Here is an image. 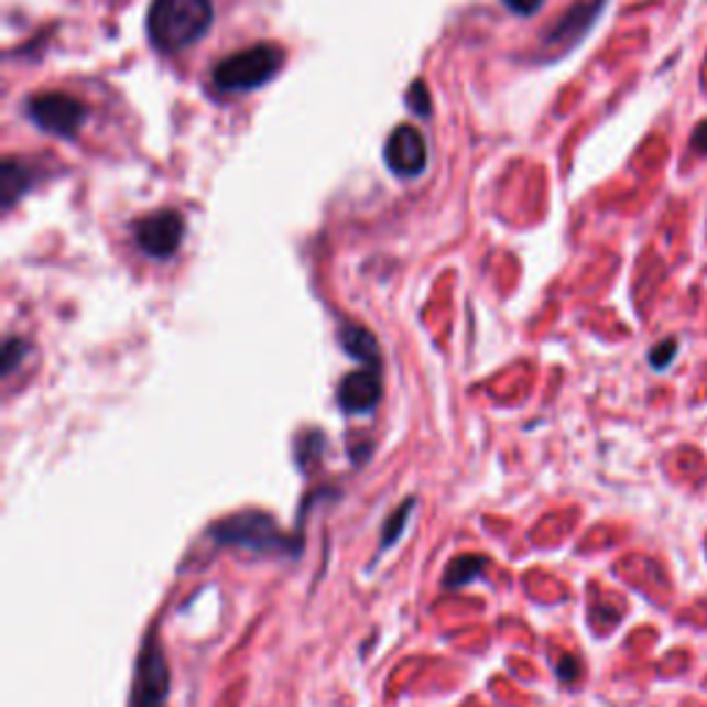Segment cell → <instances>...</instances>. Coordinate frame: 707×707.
I'll return each instance as SVG.
<instances>
[{
    "mask_svg": "<svg viewBox=\"0 0 707 707\" xmlns=\"http://www.w3.org/2000/svg\"><path fill=\"white\" fill-rule=\"evenodd\" d=\"M578 661L575 657H564L562 663H558V677L564 679V683H573V679H578Z\"/></svg>",
    "mask_w": 707,
    "mask_h": 707,
    "instance_id": "obj_19",
    "label": "cell"
},
{
    "mask_svg": "<svg viewBox=\"0 0 707 707\" xmlns=\"http://www.w3.org/2000/svg\"><path fill=\"white\" fill-rule=\"evenodd\" d=\"M34 183L36 172L29 163L18 161V157H7V161L0 163V199H3V210H12L23 199V194L31 192Z\"/></svg>",
    "mask_w": 707,
    "mask_h": 707,
    "instance_id": "obj_10",
    "label": "cell"
},
{
    "mask_svg": "<svg viewBox=\"0 0 707 707\" xmlns=\"http://www.w3.org/2000/svg\"><path fill=\"white\" fill-rule=\"evenodd\" d=\"M25 354H29V342L18 340V337H12V340L3 346V373H7V377L20 366V360H23Z\"/></svg>",
    "mask_w": 707,
    "mask_h": 707,
    "instance_id": "obj_15",
    "label": "cell"
},
{
    "mask_svg": "<svg viewBox=\"0 0 707 707\" xmlns=\"http://www.w3.org/2000/svg\"><path fill=\"white\" fill-rule=\"evenodd\" d=\"M210 536L219 545L243 547L260 556H296L302 551V545L276 525L274 516L263 514V511H243L230 520H221L219 525L210 527Z\"/></svg>",
    "mask_w": 707,
    "mask_h": 707,
    "instance_id": "obj_2",
    "label": "cell"
},
{
    "mask_svg": "<svg viewBox=\"0 0 707 707\" xmlns=\"http://www.w3.org/2000/svg\"><path fill=\"white\" fill-rule=\"evenodd\" d=\"M340 342L346 354H351L354 360L362 362L366 368H382L379 366V342L366 326L360 324H342L340 326Z\"/></svg>",
    "mask_w": 707,
    "mask_h": 707,
    "instance_id": "obj_11",
    "label": "cell"
},
{
    "mask_svg": "<svg viewBox=\"0 0 707 707\" xmlns=\"http://www.w3.org/2000/svg\"><path fill=\"white\" fill-rule=\"evenodd\" d=\"M503 3L511 9V12L520 14V18H531V14L540 12L545 0H503Z\"/></svg>",
    "mask_w": 707,
    "mask_h": 707,
    "instance_id": "obj_18",
    "label": "cell"
},
{
    "mask_svg": "<svg viewBox=\"0 0 707 707\" xmlns=\"http://www.w3.org/2000/svg\"><path fill=\"white\" fill-rule=\"evenodd\" d=\"M285 53L276 45H254L221 58L214 67V86L219 91H252L280 73Z\"/></svg>",
    "mask_w": 707,
    "mask_h": 707,
    "instance_id": "obj_3",
    "label": "cell"
},
{
    "mask_svg": "<svg viewBox=\"0 0 707 707\" xmlns=\"http://www.w3.org/2000/svg\"><path fill=\"white\" fill-rule=\"evenodd\" d=\"M384 163L395 177H404V181L421 177L428 163V146L421 130L412 128V124L395 128L384 144Z\"/></svg>",
    "mask_w": 707,
    "mask_h": 707,
    "instance_id": "obj_7",
    "label": "cell"
},
{
    "mask_svg": "<svg viewBox=\"0 0 707 707\" xmlns=\"http://www.w3.org/2000/svg\"><path fill=\"white\" fill-rule=\"evenodd\" d=\"M379 399H382V368H362L348 373L337 390V404L348 415H368L377 410Z\"/></svg>",
    "mask_w": 707,
    "mask_h": 707,
    "instance_id": "obj_9",
    "label": "cell"
},
{
    "mask_svg": "<svg viewBox=\"0 0 707 707\" xmlns=\"http://www.w3.org/2000/svg\"><path fill=\"white\" fill-rule=\"evenodd\" d=\"M25 113L40 130L62 139H73L86 122V106L64 91H42L25 102Z\"/></svg>",
    "mask_w": 707,
    "mask_h": 707,
    "instance_id": "obj_4",
    "label": "cell"
},
{
    "mask_svg": "<svg viewBox=\"0 0 707 707\" xmlns=\"http://www.w3.org/2000/svg\"><path fill=\"white\" fill-rule=\"evenodd\" d=\"M690 152L699 157H707V119H701L690 133Z\"/></svg>",
    "mask_w": 707,
    "mask_h": 707,
    "instance_id": "obj_17",
    "label": "cell"
},
{
    "mask_svg": "<svg viewBox=\"0 0 707 707\" xmlns=\"http://www.w3.org/2000/svg\"><path fill=\"white\" fill-rule=\"evenodd\" d=\"M168 696V666L163 657L161 644L152 635L146 641L144 652L135 663V685H133V701L130 707H166Z\"/></svg>",
    "mask_w": 707,
    "mask_h": 707,
    "instance_id": "obj_5",
    "label": "cell"
},
{
    "mask_svg": "<svg viewBox=\"0 0 707 707\" xmlns=\"http://www.w3.org/2000/svg\"><path fill=\"white\" fill-rule=\"evenodd\" d=\"M412 509H415V500H406L401 509H395L393 514L388 516V522H384V531H382V551H390V547L399 542V536L404 534L406 520H410Z\"/></svg>",
    "mask_w": 707,
    "mask_h": 707,
    "instance_id": "obj_13",
    "label": "cell"
},
{
    "mask_svg": "<svg viewBox=\"0 0 707 707\" xmlns=\"http://www.w3.org/2000/svg\"><path fill=\"white\" fill-rule=\"evenodd\" d=\"M406 106H410L412 113H417V117H428V113H432V95H428L423 80H415V84L410 86V91H406Z\"/></svg>",
    "mask_w": 707,
    "mask_h": 707,
    "instance_id": "obj_14",
    "label": "cell"
},
{
    "mask_svg": "<svg viewBox=\"0 0 707 707\" xmlns=\"http://www.w3.org/2000/svg\"><path fill=\"white\" fill-rule=\"evenodd\" d=\"M183 236H186V221L174 210H157L135 225V243L146 258L155 260L172 258L181 249Z\"/></svg>",
    "mask_w": 707,
    "mask_h": 707,
    "instance_id": "obj_6",
    "label": "cell"
},
{
    "mask_svg": "<svg viewBox=\"0 0 707 707\" xmlns=\"http://www.w3.org/2000/svg\"><path fill=\"white\" fill-rule=\"evenodd\" d=\"M606 7L608 0H580V3H575V7L567 9V12L558 18V23L547 31L545 47H564V51H569V47L578 45V42L595 29L600 14L606 12Z\"/></svg>",
    "mask_w": 707,
    "mask_h": 707,
    "instance_id": "obj_8",
    "label": "cell"
},
{
    "mask_svg": "<svg viewBox=\"0 0 707 707\" xmlns=\"http://www.w3.org/2000/svg\"><path fill=\"white\" fill-rule=\"evenodd\" d=\"M483 569H487V562H483L481 556L456 558V562L448 567V573H445V586H448V589H461V586H470L472 580L481 578Z\"/></svg>",
    "mask_w": 707,
    "mask_h": 707,
    "instance_id": "obj_12",
    "label": "cell"
},
{
    "mask_svg": "<svg viewBox=\"0 0 707 707\" xmlns=\"http://www.w3.org/2000/svg\"><path fill=\"white\" fill-rule=\"evenodd\" d=\"M214 23L210 0H152L146 34L161 53H177L197 45Z\"/></svg>",
    "mask_w": 707,
    "mask_h": 707,
    "instance_id": "obj_1",
    "label": "cell"
},
{
    "mask_svg": "<svg viewBox=\"0 0 707 707\" xmlns=\"http://www.w3.org/2000/svg\"><path fill=\"white\" fill-rule=\"evenodd\" d=\"M677 340H674V337H668V340H663L661 346L657 348H652L650 351V362H652V368H655V371H663V368L668 366V362H672V357L674 354H677Z\"/></svg>",
    "mask_w": 707,
    "mask_h": 707,
    "instance_id": "obj_16",
    "label": "cell"
}]
</instances>
